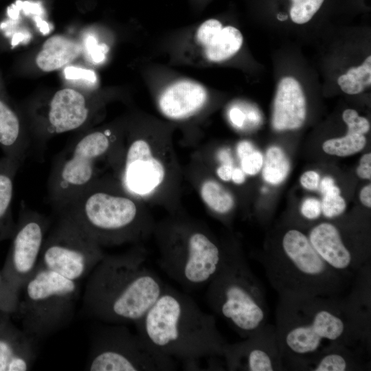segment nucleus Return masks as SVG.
<instances>
[{
    "mask_svg": "<svg viewBox=\"0 0 371 371\" xmlns=\"http://www.w3.org/2000/svg\"><path fill=\"white\" fill-rule=\"evenodd\" d=\"M134 325L153 348L183 363L223 357L228 344L213 315L201 310L190 295L167 284Z\"/></svg>",
    "mask_w": 371,
    "mask_h": 371,
    "instance_id": "nucleus-3",
    "label": "nucleus"
},
{
    "mask_svg": "<svg viewBox=\"0 0 371 371\" xmlns=\"http://www.w3.org/2000/svg\"><path fill=\"white\" fill-rule=\"evenodd\" d=\"M80 292L79 282L38 265L19 294L23 330L36 341L60 330L73 318Z\"/></svg>",
    "mask_w": 371,
    "mask_h": 371,
    "instance_id": "nucleus-8",
    "label": "nucleus"
},
{
    "mask_svg": "<svg viewBox=\"0 0 371 371\" xmlns=\"http://www.w3.org/2000/svg\"><path fill=\"white\" fill-rule=\"evenodd\" d=\"M19 294L17 293L0 273V311L4 313H16Z\"/></svg>",
    "mask_w": 371,
    "mask_h": 371,
    "instance_id": "nucleus-31",
    "label": "nucleus"
},
{
    "mask_svg": "<svg viewBox=\"0 0 371 371\" xmlns=\"http://www.w3.org/2000/svg\"><path fill=\"white\" fill-rule=\"evenodd\" d=\"M0 147L5 156L21 163L24 161L29 148V146L22 137L19 117L1 100H0Z\"/></svg>",
    "mask_w": 371,
    "mask_h": 371,
    "instance_id": "nucleus-23",
    "label": "nucleus"
},
{
    "mask_svg": "<svg viewBox=\"0 0 371 371\" xmlns=\"http://www.w3.org/2000/svg\"><path fill=\"white\" fill-rule=\"evenodd\" d=\"M262 164V155L256 150L241 159L242 170L249 175L257 174L261 169Z\"/></svg>",
    "mask_w": 371,
    "mask_h": 371,
    "instance_id": "nucleus-34",
    "label": "nucleus"
},
{
    "mask_svg": "<svg viewBox=\"0 0 371 371\" xmlns=\"http://www.w3.org/2000/svg\"><path fill=\"white\" fill-rule=\"evenodd\" d=\"M207 93L201 84L179 80L168 86L159 98V107L167 117L181 120L198 112L205 104Z\"/></svg>",
    "mask_w": 371,
    "mask_h": 371,
    "instance_id": "nucleus-18",
    "label": "nucleus"
},
{
    "mask_svg": "<svg viewBox=\"0 0 371 371\" xmlns=\"http://www.w3.org/2000/svg\"><path fill=\"white\" fill-rule=\"evenodd\" d=\"M300 212L305 218L308 220H315L321 214V203L316 199L308 198L302 203Z\"/></svg>",
    "mask_w": 371,
    "mask_h": 371,
    "instance_id": "nucleus-36",
    "label": "nucleus"
},
{
    "mask_svg": "<svg viewBox=\"0 0 371 371\" xmlns=\"http://www.w3.org/2000/svg\"><path fill=\"white\" fill-rule=\"evenodd\" d=\"M93 335L85 369L89 371H170L175 359L149 345L122 324H109Z\"/></svg>",
    "mask_w": 371,
    "mask_h": 371,
    "instance_id": "nucleus-9",
    "label": "nucleus"
},
{
    "mask_svg": "<svg viewBox=\"0 0 371 371\" xmlns=\"http://www.w3.org/2000/svg\"><path fill=\"white\" fill-rule=\"evenodd\" d=\"M335 185L334 180L329 177H324L320 183V190L322 194Z\"/></svg>",
    "mask_w": 371,
    "mask_h": 371,
    "instance_id": "nucleus-45",
    "label": "nucleus"
},
{
    "mask_svg": "<svg viewBox=\"0 0 371 371\" xmlns=\"http://www.w3.org/2000/svg\"><path fill=\"white\" fill-rule=\"evenodd\" d=\"M319 176L313 170L306 171L302 174L300 183L303 187L308 190H316L319 186Z\"/></svg>",
    "mask_w": 371,
    "mask_h": 371,
    "instance_id": "nucleus-39",
    "label": "nucleus"
},
{
    "mask_svg": "<svg viewBox=\"0 0 371 371\" xmlns=\"http://www.w3.org/2000/svg\"><path fill=\"white\" fill-rule=\"evenodd\" d=\"M276 328L285 370L337 346L365 353L368 346L341 296L279 295Z\"/></svg>",
    "mask_w": 371,
    "mask_h": 371,
    "instance_id": "nucleus-1",
    "label": "nucleus"
},
{
    "mask_svg": "<svg viewBox=\"0 0 371 371\" xmlns=\"http://www.w3.org/2000/svg\"><path fill=\"white\" fill-rule=\"evenodd\" d=\"M220 21L215 19H210L200 25L196 31L197 43L203 47L211 39V38L223 28Z\"/></svg>",
    "mask_w": 371,
    "mask_h": 371,
    "instance_id": "nucleus-33",
    "label": "nucleus"
},
{
    "mask_svg": "<svg viewBox=\"0 0 371 371\" xmlns=\"http://www.w3.org/2000/svg\"><path fill=\"white\" fill-rule=\"evenodd\" d=\"M229 118L233 124L241 127L245 120V115L238 108H232L229 111Z\"/></svg>",
    "mask_w": 371,
    "mask_h": 371,
    "instance_id": "nucleus-40",
    "label": "nucleus"
},
{
    "mask_svg": "<svg viewBox=\"0 0 371 371\" xmlns=\"http://www.w3.org/2000/svg\"><path fill=\"white\" fill-rule=\"evenodd\" d=\"M261 263L278 295L339 297L353 280L332 269L314 249L308 235L295 228L284 232Z\"/></svg>",
    "mask_w": 371,
    "mask_h": 371,
    "instance_id": "nucleus-4",
    "label": "nucleus"
},
{
    "mask_svg": "<svg viewBox=\"0 0 371 371\" xmlns=\"http://www.w3.org/2000/svg\"><path fill=\"white\" fill-rule=\"evenodd\" d=\"M207 286L210 308L243 339L267 324L264 289L239 250H226L220 269Z\"/></svg>",
    "mask_w": 371,
    "mask_h": 371,
    "instance_id": "nucleus-6",
    "label": "nucleus"
},
{
    "mask_svg": "<svg viewBox=\"0 0 371 371\" xmlns=\"http://www.w3.org/2000/svg\"><path fill=\"white\" fill-rule=\"evenodd\" d=\"M361 203L367 207H371V185L368 184L363 187L359 195Z\"/></svg>",
    "mask_w": 371,
    "mask_h": 371,
    "instance_id": "nucleus-42",
    "label": "nucleus"
},
{
    "mask_svg": "<svg viewBox=\"0 0 371 371\" xmlns=\"http://www.w3.org/2000/svg\"><path fill=\"white\" fill-rule=\"evenodd\" d=\"M321 209L326 218H333L341 215L345 210V200L340 196V190L335 185L324 194Z\"/></svg>",
    "mask_w": 371,
    "mask_h": 371,
    "instance_id": "nucleus-30",
    "label": "nucleus"
},
{
    "mask_svg": "<svg viewBox=\"0 0 371 371\" xmlns=\"http://www.w3.org/2000/svg\"><path fill=\"white\" fill-rule=\"evenodd\" d=\"M357 175L361 179H371V153H366L361 157L357 168Z\"/></svg>",
    "mask_w": 371,
    "mask_h": 371,
    "instance_id": "nucleus-38",
    "label": "nucleus"
},
{
    "mask_svg": "<svg viewBox=\"0 0 371 371\" xmlns=\"http://www.w3.org/2000/svg\"><path fill=\"white\" fill-rule=\"evenodd\" d=\"M64 73L65 78L69 80H87L90 83H95L97 80L94 71L89 69L70 66L65 69Z\"/></svg>",
    "mask_w": 371,
    "mask_h": 371,
    "instance_id": "nucleus-35",
    "label": "nucleus"
},
{
    "mask_svg": "<svg viewBox=\"0 0 371 371\" xmlns=\"http://www.w3.org/2000/svg\"><path fill=\"white\" fill-rule=\"evenodd\" d=\"M89 116L85 96L69 88L58 91L52 97L46 117V133L59 134L79 128Z\"/></svg>",
    "mask_w": 371,
    "mask_h": 371,
    "instance_id": "nucleus-15",
    "label": "nucleus"
},
{
    "mask_svg": "<svg viewBox=\"0 0 371 371\" xmlns=\"http://www.w3.org/2000/svg\"><path fill=\"white\" fill-rule=\"evenodd\" d=\"M200 193L207 207L216 214H226L234 207V202L232 194L213 180L203 182Z\"/></svg>",
    "mask_w": 371,
    "mask_h": 371,
    "instance_id": "nucleus-26",
    "label": "nucleus"
},
{
    "mask_svg": "<svg viewBox=\"0 0 371 371\" xmlns=\"http://www.w3.org/2000/svg\"><path fill=\"white\" fill-rule=\"evenodd\" d=\"M289 15L296 24L308 22L322 8L324 0H289Z\"/></svg>",
    "mask_w": 371,
    "mask_h": 371,
    "instance_id": "nucleus-29",
    "label": "nucleus"
},
{
    "mask_svg": "<svg viewBox=\"0 0 371 371\" xmlns=\"http://www.w3.org/2000/svg\"><path fill=\"white\" fill-rule=\"evenodd\" d=\"M306 115V98L300 84L293 77L282 78L274 99L273 128L277 131L298 128L304 124Z\"/></svg>",
    "mask_w": 371,
    "mask_h": 371,
    "instance_id": "nucleus-17",
    "label": "nucleus"
},
{
    "mask_svg": "<svg viewBox=\"0 0 371 371\" xmlns=\"http://www.w3.org/2000/svg\"><path fill=\"white\" fill-rule=\"evenodd\" d=\"M254 150L252 144L247 141L241 142L237 147L238 155L240 159L248 155Z\"/></svg>",
    "mask_w": 371,
    "mask_h": 371,
    "instance_id": "nucleus-43",
    "label": "nucleus"
},
{
    "mask_svg": "<svg viewBox=\"0 0 371 371\" xmlns=\"http://www.w3.org/2000/svg\"><path fill=\"white\" fill-rule=\"evenodd\" d=\"M354 280L352 290L342 300L363 341L370 346V263Z\"/></svg>",
    "mask_w": 371,
    "mask_h": 371,
    "instance_id": "nucleus-19",
    "label": "nucleus"
},
{
    "mask_svg": "<svg viewBox=\"0 0 371 371\" xmlns=\"http://www.w3.org/2000/svg\"><path fill=\"white\" fill-rule=\"evenodd\" d=\"M361 351L345 346H337L303 362L296 370L351 371L364 368Z\"/></svg>",
    "mask_w": 371,
    "mask_h": 371,
    "instance_id": "nucleus-20",
    "label": "nucleus"
},
{
    "mask_svg": "<svg viewBox=\"0 0 371 371\" xmlns=\"http://www.w3.org/2000/svg\"><path fill=\"white\" fill-rule=\"evenodd\" d=\"M231 179L236 183L240 184L243 183L245 180V175L243 170L240 168L233 169Z\"/></svg>",
    "mask_w": 371,
    "mask_h": 371,
    "instance_id": "nucleus-44",
    "label": "nucleus"
},
{
    "mask_svg": "<svg viewBox=\"0 0 371 371\" xmlns=\"http://www.w3.org/2000/svg\"><path fill=\"white\" fill-rule=\"evenodd\" d=\"M223 359L227 370H285L274 325L266 324L243 340L227 344Z\"/></svg>",
    "mask_w": 371,
    "mask_h": 371,
    "instance_id": "nucleus-13",
    "label": "nucleus"
},
{
    "mask_svg": "<svg viewBox=\"0 0 371 371\" xmlns=\"http://www.w3.org/2000/svg\"><path fill=\"white\" fill-rule=\"evenodd\" d=\"M162 163L152 154L149 144L143 139L128 146L124 159L123 184L129 191L145 194L159 186L164 179Z\"/></svg>",
    "mask_w": 371,
    "mask_h": 371,
    "instance_id": "nucleus-14",
    "label": "nucleus"
},
{
    "mask_svg": "<svg viewBox=\"0 0 371 371\" xmlns=\"http://www.w3.org/2000/svg\"><path fill=\"white\" fill-rule=\"evenodd\" d=\"M82 51L80 43L62 35L47 39L36 57V63L43 71L62 68L77 58Z\"/></svg>",
    "mask_w": 371,
    "mask_h": 371,
    "instance_id": "nucleus-21",
    "label": "nucleus"
},
{
    "mask_svg": "<svg viewBox=\"0 0 371 371\" xmlns=\"http://www.w3.org/2000/svg\"><path fill=\"white\" fill-rule=\"evenodd\" d=\"M21 164L5 155L0 159V241L11 237L14 229L12 216L14 182Z\"/></svg>",
    "mask_w": 371,
    "mask_h": 371,
    "instance_id": "nucleus-22",
    "label": "nucleus"
},
{
    "mask_svg": "<svg viewBox=\"0 0 371 371\" xmlns=\"http://www.w3.org/2000/svg\"><path fill=\"white\" fill-rule=\"evenodd\" d=\"M243 42L241 32L237 28L228 25L216 33L203 49L207 60L221 62L235 55Z\"/></svg>",
    "mask_w": 371,
    "mask_h": 371,
    "instance_id": "nucleus-24",
    "label": "nucleus"
},
{
    "mask_svg": "<svg viewBox=\"0 0 371 371\" xmlns=\"http://www.w3.org/2000/svg\"><path fill=\"white\" fill-rule=\"evenodd\" d=\"M142 248L106 255L87 278L83 306L87 313L107 324H135L159 298L165 287L146 265Z\"/></svg>",
    "mask_w": 371,
    "mask_h": 371,
    "instance_id": "nucleus-2",
    "label": "nucleus"
},
{
    "mask_svg": "<svg viewBox=\"0 0 371 371\" xmlns=\"http://www.w3.org/2000/svg\"><path fill=\"white\" fill-rule=\"evenodd\" d=\"M109 129L86 133L56 158L48 181V193L56 209L97 181L98 164L113 150Z\"/></svg>",
    "mask_w": 371,
    "mask_h": 371,
    "instance_id": "nucleus-10",
    "label": "nucleus"
},
{
    "mask_svg": "<svg viewBox=\"0 0 371 371\" xmlns=\"http://www.w3.org/2000/svg\"><path fill=\"white\" fill-rule=\"evenodd\" d=\"M8 319L0 321V371L30 370L36 358V340Z\"/></svg>",
    "mask_w": 371,
    "mask_h": 371,
    "instance_id": "nucleus-16",
    "label": "nucleus"
},
{
    "mask_svg": "<svg viewBox=\"0 0 371 371\" xmlns=\"http://www.w3.org/2000/svg\"><path fill=\"white\" fill-rule=\"evenodd\" d=\"M366 144V138L364 135L347 132L342 137L325 141L322 148L327 154L346 157L361 151Z\"/></svg>",
    "mask_w": 371,
    "mask_h": 371,
    "instance_id": "nucleus-28",
    "label": "nucleus"
},
{
    "mask_svg": "<svg viewBox=\"0 0 371 371\" xmlns=\"http://www.w3.org/2000/svg\"><path fill=\"white\" fill-rule=\"evenodd\" d=\"M159 265L184 290L207 286L220 269L225 257L207 232L186 221L168 223L158 230Z\"/></svg>",
    "mask_w": 371,
    "mask_h": 371,
    "instance_id": "nucleus-7",
    "label": "nucleus"
},
{
    "mask_svg": "<svg viewBox=\"0 0 371 371\" xmlns=\"http://www.w3.org/2000/svg\"><path fill=\"white\" fill-rule=\"evenodd\" d=\"M342 118L348 126V132L364 135L370 131L369 121L366 117L359 116L354 109H346L342 114Z\"/></svg>",
    "mask_w": 371,
    "mask_h": 371,
    "instance_id": "nucleus-32",
    "label": "nucleus"
},
{
    "mask_svg": "<svg viewBox=\"0 0 371 371\" xmlns=\"http://www.w3.org/2000/svg\"><path fill=\"white\" fill-rule=\"evenodd\" d=\"M87 47L92 60L97 63L103 61L109 49L108 46L105 44L98 45L97 40L93 36L87 38Z\"/></svg>",
    "mask_w": 371,
    "mask_h": 371,
    "instance_id": "nucleus-37",
    "label": "nucleus"
},
{
    "mask_svg": "<svg viewBox=\"0 0 371 371\" xmlns=\"http://www.w3.org/2000/svg\"><path fill=\"white\" fill-rule=\"evenodd\" d=\"M49 225L43 215L26 209L21 210L15 223L2 274L19 294L37 267Z\"/></svg>",
    "mask_w": 371,
    "mask_h": 371,
    "instance_id": "nucleus-12",
    "label": "nucleus"
},
{
    "mask_svg": "<svg viewBox=\"0 0 371 371\" xmlns=\"http://www.w3.org/2000/svg\"><path fill=\"white\" fill-rule=\"evenodd\" d=\"M290 170V162L283 152L277 146L270 147L265 157L262 177L265 181L271 184H279L287 177Z\"/></svg>",
    "mask_w": 371,
    "mask_h": 371,
    "instance_id": "nucleus-27",
    "label": "nucleus"
},
{
    "mask_svg": "<svg viewBox=\"0 0 371 371\" xmlns=\"http://www.w3.org/2000/svg\"><path fill=\"white\" fill-rule=\"evenodd\" d=\"M104 255L102 247L87 232L70 218L59 214L45 236L38 265L80 282Z\"/></svg>",
    "mask_w": 371,
    "mask_h": 371,
    "instance_id": "nucleus-11",
    "label": "nucleus"
},
{
    "mask_svg": "<svg viewBox=\"0 0 371 371\" xmlns=\"http://www.w3.org/2000/svg\"><path fill=\"white\" fill-rule=\"evenodd\" d=\"M341 89L350 95L363 92L371 84V56H368L358 67H353L338 78Z\"/></svg>",
    "mask_w": 371,
    "mask_h": 371,
    "instance_id": "nucleus-25",
    "label": "nucleus"
},
{
    "mask_svg": "<svg viewBox=\"0 0 371 371\" xmlns=\"http://www.w3.org/2000/svg\"><path fill=\"white\" fill-rule=\"evenodd\" d=\"M57 210L101 247L137 241L152 229L132 199L104 188L98 180Z\"/></svg>",
    "mask_w": 371,
    "mask_h": 371,
    "instance_id": "nucleus-5",
    "label": "nucleus"
},
{
    "mask_svg": "<svg viewBox=\"0 0 371 371\" xmlns=\"http://www.w3.org/2000/svg\"><path fill=\"white\" fill-rule=\"evenodd\" d=\"M233 168L231 164H223L217 169V175L223 181H229L232 178Z\"/></svg>",
    "mask_w": 371,
    "mask_h": 371,
    "instance_id": "nucleus-41",
    "label": "nucleus"
}]
</instances>
